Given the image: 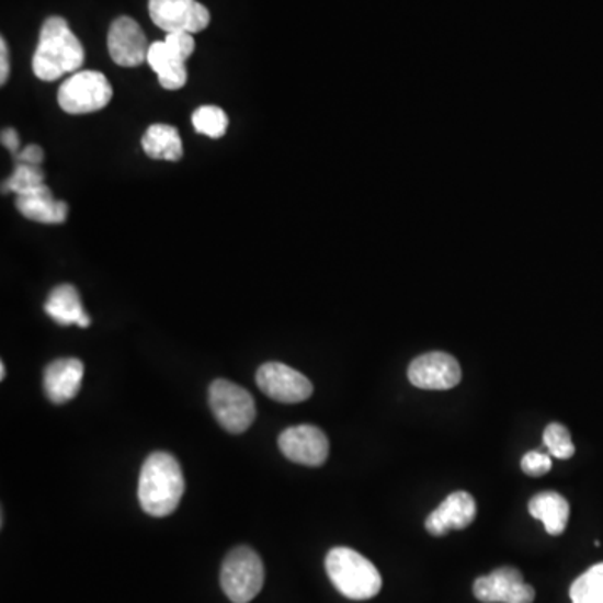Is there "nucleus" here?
I'll return each mask as SVG.
<instances>
[{
	"mask_svg": "<svg viewBox=\"0 0 603 603\" xmlns=\"http://www.w3.org/2000/svg\"><path fill=\"white\" fill-rule=\"evenodd\" d=\"M185 493L180 463L170 453L157 451L146 458L139 473L138 500L148 515H171Z\"/></svg>",
	"mask_w": 603,
	"mask_h": 603,
	"instance_id": "nucleus-1",
	"label": "nucleus"
},
{
	"mask_svg": "<svg viewBox=\"0 0 603 603\" xmlns=\"http://www.w3.org/2000/svg\"><path fill=\"white\" fill-rule=\"evenodd\" d=\"M84 62V47L62 18H49L41 29L33 57V71L41 81H56L78 71Z\"/></svg>",
	"mask_w": 603,
	"mask_h": 603,
	"instance_id": "nucleus-2",
	"label": "nucleus"
},
{
	"mask_svg": "<svg viewBox=\"0 0 603 603\" xmlns=\"http://www.w3.org/2000/svg\"><path fill=\"white\" fill-rule=\"evenodd\" d=\"M326 571L339 593L351 600L373 599L383 587L374 564L352 548H332L326 557Z\"/></svg>",
	"mask_w": 603,
	"mask_h": 603,
	"instance_id": "nucleus-3",
	"label": "nucleus"
},
{
	"mask_svg": "<svg viewBox=\"0 0 603 603\" xmlns=\"http://www.w3.org/2000/svg\"><path fill=\"white\" fill-rule=\"evenodd\" d=\"M265 582L262 558L249 547H237L227 555L220 571V585L234 603H249Z\"/></svg>",
	"mask_w": 603,
	"mask_h": 603,
	"instance_id": "nucleus-4",
	"label": "nucleus"
},
{
	"mask_svg": "<svg viewBox=\"0 0 603 603\" xmlns=\"http://www.w3.org/2000/svg\"><path fill=\"white\" fill-rule=\"evenodd\" d=\"M208 396L209 408L228 433H246L252 426L257 409L249 390L230 380L217 379L209 386Z\"/></svg>",
	"mask_w": 603,
	"mask_h": 603,
	"instance_id": "nucleus-5",
	"label": "nucleus"
},
{
	"mask_svg": "<svg viewBox=\"0 0 603 603\" xmlns=\"http://www.w3.org/2000/svg\"><path fill=\"white\" fill-rule=\"evenodd\" d=\"M113 88L103 72L79 71L60 84L57 103L69 114L96 113L110 104Z\"/></svg>",
	"mask_w": 603,
	"mask_h": 603,
	"instance_id": "nucleus-6",
	"label": "nucleus"
},
{
	"mask_svg": "<svg viewBox=\"0 0 603 603\" xmlns=\"http://www.w3.org/2000/svg\"><path fill=\"white\" fill-rule=\"evenodd\" d=\"M149 18L164 33H202L208 27L209 11L198 0H149Z\"/></svg>",
	"mask_w": 603,
	"mask_h": 603,
	"instance_id": "nucleus-7",
	"label": "nucleus"
},
{
	"mask_svg": "<svg viewBox=\"0 0 603 603\" xmlns=\"http://www.w3.org/2000/svg\"><path fill=\"white\" fill-rule=\"evenodd\" d=\"M257 386L270 399L284 405H297L312 396L314 386L304 374L282 362H266L257 371Z\"/></svg>",
	"mask_w": 603,
	"mask_h": 603,
	"instance_id": "nucleus-8",
	"label": "nucleus"
},
{
	"mask_svg": "<svg viewBox=\"0 0 603 603\" xmlns=\"http://www.w3.org/2000/svg\"><path fill=\"white\" fill-rule=\"evenodd\" d=\"M473 593L482 603H533L535 589L523 580L522 571L501 567L490 576L479 577Z\"/></svg>",
	"mask_w": 603,
	"mask_h": 603,
	"instance_id": "nucleus-9",
	"label": "nucleus"
},
{
	"mask_svg": "<svg viewBox=\"0 0 603 603\" xmlns=\"http://www.w3.org/2000/svg\"><path fill=\"white\" fill-rule=\"evenodd\" d=\"M409 383L419 389L447 390L458 386L462 367L453 355L446 352H430L419 355L408 369Z\"/></svg>",
	"mask_w": 603,
	"mask_h": 603,
	"instance_id": "nucleus-10",
	"label": "nucleus"
},
{
	"mask_svg": "<svg viewBox=\"0 0 603 603\" xmlns=\"http://www.w3.org/2000/svg\"><path fill=\"white\" fill-rule=\"evenodd\" d=\"M278 447L288 462L304 466H322L330 450L323 431L310 424L285 430L278 436Z\"/></svg>",
	"mask_w": 603,
	"mask_h": 603,
	"instance_id": "nucleus-11",
	"label": "nucleus"
},
{
	"mask_svg": "<svg viewBox=\"0 0 603 603\" xmlns=\"http://www.w3.org/2000/svg\"><path fill=\"white\" fill-rule=\"evenodd\" d=\"M148 44L143 29L132 18H120L107 33V50L111 59L121 68H138L148 60Z\"/></svg>",
	"mask_w": 603,
	"mask_h": 603,
	"instance_id": "nucleus-12",
	"label": "nucleus"
},
{
	"mask_svg": "<svg viewBox=\"0 0 603 603\" xmlns=\"http://www.w3.org/2000/svg\"><path fill=\"white\" fill-rule=\"evenodd\" d=\"M476 501L466 491L451 493L426 519V530L434 536H444L451 530H465L475 522Z\"/></svg>",
	"mask_w": 603,
	"mask_h": 603,
	"instance_id": "nucleus-13",
	"label": "nucleus"
},
{
	"mask_svg": "<svg viewBox=\"0 0 603 603\" xmlns=\"http://www.w3.org/2000/svg\"><path fill=\"white\" fill-rule=\"evenodd\" d=\"M84 364L79 359L65 357L50 362L44 371V392L54 405H65L81 389Z\"/></svg>",
	"mask_w": 603,
	"mask_h": 603,
	"instance_id": "nucleus-14",
	"label": "nucleus"
},
{
	"mask_svg": "<svg viewBox=\"0 0 603 603\" xmlns=\"http://www.w3.org/2000/svg\"><path fill=\"white\" fill-rule=\"evenodd\" d=\"M15 205L25 218L44 225L65 224L69 214L68 203L54 198L46 185L18 195Z\"/></svg>",
	"mask_w": 603,
	"mask_h": 603,
	"instance_id": "nucleus-15",
	"label": "nucleus"
},
{
	"mask_svg": "<svg viewBox=\"0 0 603 603\" xmlns=\"http://www.w3.org/2000/svg\"><path fill=\"white\" fill-rule=\"evenodd\" d=\"M44 310L59 326H78L82 329L91 326V319L84 312L78 288L69 284L59 285L50 292Z\"/></svg>",
	"mask_w": 603,
	"mask_h": 603,
	"instance_id": "nucleus-16",
	"label": "nucleus"
},
{
	"mask_svg": "<svg viewBox=\"0 0 603 603\" xmlns=\"http://www.w3.org/2000/svg\"><path fill=\"white\" fill-rule=\"evenodd\" d=\"M146 62H148L149 68L157 72L161 88L167 89V91H178L189 81L185 60L174 56L164 41H157V43L149 46Z\"/></svg>",
	"mask_w": 603,
	"mask_h": 603,
	"instance_id": "nucleus-17",
	"label": "nucleus"
},
{
	"mask_svg": "<svg viewBox=\"0 0 603 603\" xmlns=\"http://www.w3.org/2000/svg\"><path fill=\"white\" fill-rule=\"evenodd\" d=\"M530 515L539 520L551 536L561 535L567 528L570 504L561 494L545 491L533 497L528 503Z\"/></svg>",
	"mask_w": 603,
	"mask_h": 603,
	"instance_id": "nucleus-18",
	"label": "nucleus"
},
{
	"mask_svg": "<svg viewBox=\"0 0 603 603\" xmlns=\"http://www.w3.org/2000/svg\"><path fill=\"white\" fill-rule=\"evenodd\" d=\"M141 146L145 153L153 160L178 161L183 157L180 133L174 126L163 125V123L146 129Z\"/></svg>",
	"mask_w": 603,
	"mask_h": 603,
	"instance_id": "nucleus-19",
	"label": "nucleus"
},
{
	"mask_svg": "<svg viewBox=\"0 0 603 603\" xmlns=\"http://www.w3.org/2000/svg\"><path fill=\"white\" fill-rule=\"evenodd\" d=\"M570 599L571 603H603V561L571 583Z\"/></svg>",
	"mask_w": 603,
	"mask_h": 603,
	"instance_id": "nucleus-20",
	"label": "nucleus"
},
{
	"mask_svg": "<svg viewBox=\"0 0 603 603\" xmlns=\"http://www.w3.org/2000/svg\"><path fill=\"white\" fill-rule=\"evenodd\" d=\"M193 126L200 135L218 139L225 136L228 129V116L221 107L208 104L200 106L192 116Z\"/></svg>",
	"mask_w": 603,
	"mask_h": 603,
	"instance_id": "nucleus-21",
	"label": "nucleus"
},
{
	"mask_svg": "<svg viewBox=\"0 0 603 603\" xmlns=\"http://www.w3.org/2000/svg\"><path fill=\"white\" fill-rule=\"evenodd\" d=\"M41 185H46V183H44V171L41 170L39 164L19 163L14 174L5 181L4 190L14 192L15 195H22V193L31 192Z\"/></svg>",
	"mask_w": 603,
	"mask_h": 603,
	"instance_id": "nucleus-22",
	"label": "nucleus"
},
{
	"mask_svg": "<svg viewBox=\"0 0 603 603\" xmlns=\"http://www.w3.org/2000/svg\"><path fill=\"white\" fill-rule=\"evenodd\" d=\"M543 443L554 458L570 459L576 455V446H573L570 433L564 424H558V422L548 424L547 430L543 433Z\"/></svg>",
	"mask_w": 603,
	"mask_h": 603,
	"instance_id": "nucleus-23",
	"label": "nucleus"
},
{
	"mask_svg": "<svg viewBox=\"0 0 603 603\" xmlns=\"http://www.w3.org/2000/svg\"><path fill=\"white\" fill-rule=\"evenodd\" d=\"M164 43L170 47L171 53L174 56L180 57L181 60L189 59L193 53H195V39L193 34L189 33H171L164 37Z\"/></svg>",
	"mask_w": 603,
	"mask_h": 603,
	"instance_id": "nucleus-24",
	"label": "nucleus"
},
{
	"mask_svg": "<svg viewBox=\"0 0 603 603\" xmlns=\"http://www.w3.org/2000/svg\"><path fill=\"white\" fill-rule=\"evenodd\" d=\"M522 469L528 476H538L547 475L551 469V458L548 455H543L539 451H532V453H526L522 459Z\"/></svg>",
	"mask_w": 603,
	"mask_h": 603,
	"instance_id": "nucleus-25",
	"label": "nucleus"
},
{
	"mask_svg": "<svg viewBox=\"0 0 603 603\" xmlns=\"http://www.w3.org/2000/svg\"><path fill=\"white\" fill-rule=\"evenodd\" d=\"M15 158H18L19 163L41 164L44 160V151L41 149V146L31 145L22 149L21 153Z\"/></svg>",
	"mask_w": 603,
	"mask_h": 603,
	"instance_id": "nucleus-26",
	"label": "nucleus"
},
{
	"mask_svg": "<svg viewBox=\"0 0 603 603\" xmlns=\"http://www.w3.org/2000/svg\"><path fill=\"white\" fill-rule=\"evenodd\" d=\"M11 71V62H9V47L4 37L0 39V84H5Z\"/></svg>",
	"mask_w": 603,
	"mask_h": 603,
	"instance_id": "nucleus-27",
	"label": "nucleus"
},
{
	"mask_svg": "<svg viewBox=\"0 0 603 603\" xmlns=\"http://www.w3.org/2000/svg\"><path fill=\"white\" fill-rule=\"evenodd\" d=\"M2 145H4L14 157L21 153V151H19V148H21V139H19V135L14 129H4V133H2Z\"/></svg>",
	"mask_w": 603,
	"mask_h": 603,
	"instance_id": "nucleus-28",
	"label": "nucleus"
},
{
	"mask_svg": "<svg viewBox=\"0 0 603 603\" xmlns=\"http://www.w3.org/2000/svg\"><path fill=\"white\" fill-rule=\"evenodd\" d=\"M0 379H2V380L5 379V364H4V362H2V364H0Z\"/></svg>",
	"mask_w": 603,
	"mask_h": 603,
	"instance_id": "nucleus-29",
	"label": "nucleus"
}]
</instances>
